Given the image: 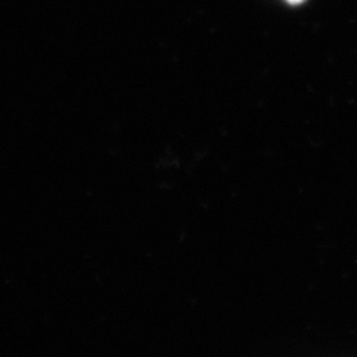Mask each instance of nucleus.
<instances>
[{"label": "nucleus", "mask_w": 357, "mask_h": 357, "mask_svg": "<svg viewBox=\"0 0 357 357\" xmlns=\"http://www.w3.org/2000/svg\"><path fill=\"white\" fill-rule=\"evenodd\" d=\"M289 3H294V5H296V3H301V2H304V0H287Z\"/></svg>", "instance_id": "1"}]
</instances>
